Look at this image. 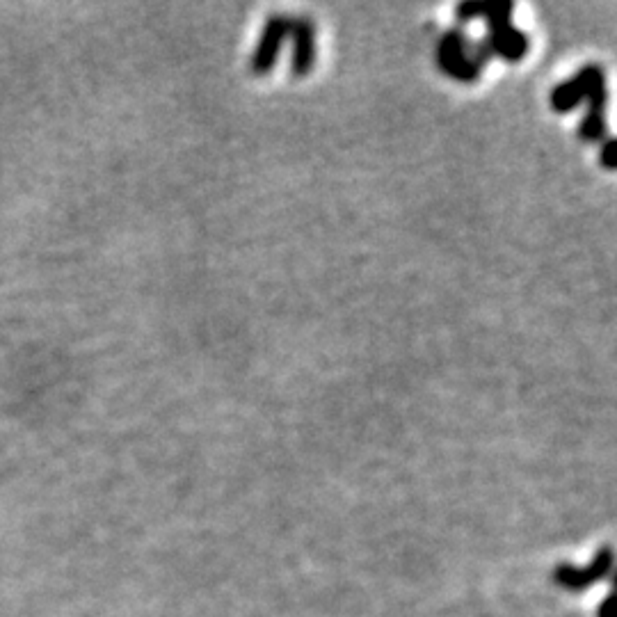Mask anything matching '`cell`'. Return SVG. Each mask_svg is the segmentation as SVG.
I'll list each match as a JSON object with an SVG mask.
<instances>
[{
  "mask_svg": "<svg viewBox=\"0 0 617 617\" xmlns=\"http://www.w3.org/2000/svg\"><path fill=\"white\" fill-rule=\"evenodd\" d=\"M512 10L515 7L508 0H494V10L485 19L487 37L474 46V58L480 67L490 62L494 55L508 62H519L528 53V37L510 21Z\"/></svg>",
  "mask_w": 617,
  "mask_h": 617,
  "instance_id": "cell-1",
  "label": "cell"
},
{
  "mask_svg": "<svg viewBox=\"0 0 617 617\" xmlns=\"http://www.w3.org/2000/svg\"><path fill=\"white\" fill-rule=\"evenodd\" d=\"M437 62L446 76L460 80V83L476 80L480 69H483L474 58V44L469 42L460 28L444 32V37L439 39Z\"/></svg>",
  "mask_w": 617,
  "mask_h": 617,
  "instance_id": "cell-2",
  "label": "cell"
},
{
  "mask_svg": "<svg viewBox=\"0 0 617 617\" xmlns=\"http://www.w3.org/2000/svg\"><path fill=\"white\" fill-rule=\"evenodd\" d=\"M613 563H615V554H613V549L606 544V547L597 551L595 558H592L586 567H576L572 563L556 565L554 581L560 588H565L570 592L588 590L611 574Z\"/></svg>",
  "mask_w": 617,
  "mask_h": 617,
  "instance_id": "cell-3",
  "label": "cell"
},
{
  "mask_svg": "<svg viewBox=\"0 0 617 617\" xmlns=\"http://www.w3.org/2000/svg\"><path fill=\"white\" fill-rule=\"evenodd\" d=\"M602 83H606L604 69L590 64V67L581 69L572 80L554 87V92H551V106H554L556 112H570L579 106L581 101H586L590 92Z\"/></svg>",
  "mask_w": 617,
  "mask_h": 617,
  "instance_id": "cell-4",
  "label": "cell"
},
{
  "mask_svg": "<svg viewBox=\"0 0 617 617\" xmlns=\"http://www.w3.org/2000/svg\"><path fill=\"white\" fill-rule=\"evenodd\" d=\"M288 23L291 19H286L282 14L270 16L266 28H263L261 42L256 46V53L252 58V71L254 74H268V71L277 64V55L279 48H282L284 39L288 37Z\"/></svg>",
  "mask_w": 617,
  "mask_h": 617,
  "instance_id": "cell-5",
  "label": "cell"
},
{
  "mask_svg": "<svg viewBox=\"0 0 617 617\" xmlns=\"http://www.w3.org/2000/svg\"><path fill=\"white\" fill-rule=\"evenodd\" d=\"M288 35H291L295 51H293V74L302 78L307 76L311 67H314L316 62V30L314 23L309 19H304V16H298V19H291L288 23Z\"/></svg>",
  "mask_w": 617,
  "mask_h": 617,
  "instance_id": "cell-6",
  "label": "cell"
},
{
  "mask_svg": "<svg viewBox=\"0 0 617 617\" xmlns=\"http://www.w3.org/2000/svg\"><path fill=\"white\" fill-rule=\"evenodd\" d=\"M492 10H494V0H487V3H462V5H458L455 14H458V19L462 23H467V21L480 19V16L487 19V16L492 14Z\"/></svg>",
  "mask_w": 617,
  "mask_h": 617,
  "instance_id": "cell-7",
  "label": "cell"
},
{
  "mask_svg": "<svg viewBox=\"0 0 617 617\" xmlns=\"http://www.w3.org/2000/svg\"><path fill=\"white\" fill-rule=\"evenodd\" d=\"M602 165L606 170H613L615 167V140H606L602 147Z\"/></svg>",
  "mask_w": 617,
  "mask_h": 617,
  "instance_id": "cell-8",
  "label": "cell"
},
{
  "mask_svg": "<svg viewBox=\"0 0 617 617\" xmlns=\"http://www.w3.org/2000/svg\"><path fill=\"white\" fill-rule=\"evenodd\" d=\"M597 617H613V599H611V597H606L604 602L599 604Z\"/></svg>",
  "mask_w": 617,
  "mask_h": 617,
  "instance_id": "cell-9",
  "label": "cell"
}]
</instances>
